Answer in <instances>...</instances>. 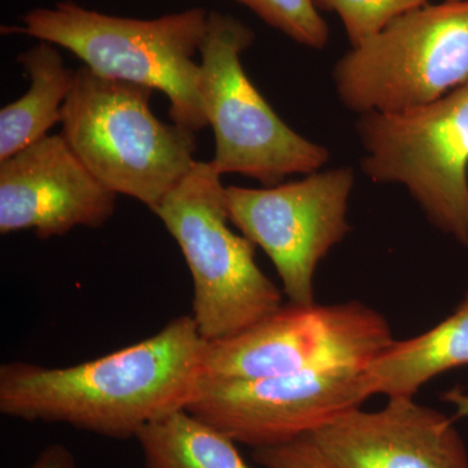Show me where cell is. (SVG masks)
I'll use <instances>...</instances> for the list:
<instances>
[{
    "mask_svg": "<svg viewBox=\"0 0 468 468\" xmlns=\"http://www.w3.org/2000/svg\"><path fill=\"white\" fill-rule=\"evenodd\" d=\"M242 5L292 41L323 48L329 41V27L320 17L314 0H241Z\"/></svg>",
    "mask_w": 468,
    "mask_h": 468,
    "instance_id": "2e32d148",
    "label": "cell"
},
{
    "mask_svg": "<svg viewBox=\"0 0 468 468\" xmlns=\"http://www.w3.org/2000/svg\"><path fill=\"white\" fill-rule=\"evenodd\" d=\"M347 109L399 113L468 82V0L412 9L344 55L334 70Z\"/></svg>",
    "mask_w": 468,
    "mask_h": 468,
    "instance_id": "8992f818",
    "label": "cell"
},
{
    "mask_svg": "<svg viewBox=\"0 0 468 468\" xmlns=\"http://www.w3.org/2000/svg\"><path fill=\"white\" fill-rule=\"evenodd\" d=\"M205 8L140 20L60 2L34 8L24 27L3 29L50 42L81 58L95 75L165 92L169 117L193 132L208 126L199 98L201 66L194 60L207 29Z\"/></svg>",
    "mask_w": 468,
    "mask_h": 468,
    "instance_id": "7a4b0ae2",
    "label": "cell"
},
{
    "mask_svg": "<svg viewBox=\"0 0 468 468\" xmlns=\"http://www.w3.org/2000/svg\"><path fill=\"white\" fill-rule=\"evenodd\" d=\"M117 194L79 159L63 135H48L0 162V233L33 230L38 239L77 227L101 228Z\"/></svg>",
    "mask_w": 468,
    "mask_h": 468,
    "instance_id": "8fae6325",
    "label": "cell"
},
{
    "mask_svg": "<svg viewBox=\"0 0 468 468\" xmlns=\"http://www.w3.org/2000/svg\"><path fill=\"white\" fill-rule=\"evenodd\" d=\"M27 468H77L75 455L61 443L46 446Z\"/></svg>",
    "mask_w": 468,
    "mask_h": 468,
    "instance_id": "d6986e66",
    "label": "cell"
},
{
    "mask_svg": "<svg viewBox=\"0 0 468 468\" xmlns=\"http://www.w3.org/2000/svg\"><path fill=\"white\" fill-rule=\"evenodd\" d=\"M393 343L387 319L360 302L289 303L239 334L207 341L202 377L257 380L366 367Z\"/></svg>",
    "mask_w": 468,
    "mask_h": 468,
    "instance_id": "ba28073f",
    "label": "cell"
},
{
    "mask_svg": "<svg viewBox=\"0 0 468 468\" xmlns=\"http://www.w3.org/2000/svg\"><path fill=\"white\" fill-rule=\"evenodd\" d=\"M135 440L146 468H251L236 441L186 409L151 421Z\"/></svg>",
    "mask_w": 468,
    "mask_h": 468,
    "instance_id": "9a60e30c",
    "label": "cell"
},
{
    "mask_svg": "<svg viewBox=\"0 0 468 468\" xmlns=\"http://www.w3.org/2000/svg\"><path fill=\"white\" fill-rule=\"evenodd\" d=\"M468 366V291L457 310L417 337L396 341L365 367L371 396L414 397L449 369Z\"/></svg>",
    "mask_w": 468,
    "mask_h": 468,
    "instance_id": "4fadbf2b",
    "label": "cell"
},
{
    "mask_svg": "<svg viewBox=\"0 0 468 468\" xmlns=\"http://www.w3.org/2000/svg\"><path fill=\"white\" fill-rule=\"evenodd\" d=\"M316 8L337 14L351 48L377 36L394 18L423 7L428 0H314Z\"/></svg>",
    "mask_w": 468,
    "mask_h": 468,
    "instance_id": "e0dca14e",
    "label": "cell"
},
{
    "mask_svg": "<svg viewBox=\"0 0 468 468\" xmlns=\"http://www.w3.org/2000/svg\"><path fill=\"white\" fill-rule=\"evenodd\" d=\"M335 468H468L454 419L392 397L378 411L347 410L307 435Z\"/></svg>",
    "mask_w": 468,
    "mask_h": 468,
    "instance_id": "7c38bea8",
    "label": "cell"
},
{
    "mask_svg": "<svg viewBox=\"0 0 468 468\" xmlns=\"http://www.w3.org/2000/svg\"><path fill=\"white\" fill-rule=\"evenodd\" d=\"M371 396L365 367L257 380L201 378L186 410L252 449L301 439Z\"/></svg>",
    "mask_w": 468,
    "mask_h": 468,
    "instance_id": "30bf717a",
    "label": "cell"
},
{
    "mask_svg": "<svg viewBox=\"0 0 468 468\" xmlns=\"http://www.w3.org/2000/svg\"><path fill=\"white\" fill-rule=\"evenodd\" d=\"M252 458L264 468H335L307 436L280 445L254 449Z\"/></svg>",
    "mask_w": 468,
    "mask_h": 468,
    "instance_id": "ac0fdd59",
    "label": "cell"
},
{
    "mask_svg": "<svg viewBox=\"0 0 468 468\" xmlns=\"http://www.w3.org/2000/svg\"><path fill=\"white\" fill-rule=\"evenodd\" d=\"M153 212L189 268L192 318L206 341L239 334L282 306V292L255 261L254 243L228 226L227 187L211 163L197 160Z\"/></svg>",
    "mask_w": 468,
    "mask_h": 468,
    "instance_id": "277c9868",
    "label": "cell"
},
{
    "mask_svg": "<svg viewBox=\"0 0 468 468\" xmlns=\"http://www.w3.org/2000/svg\"><path fill=\"white\" fill-rule=\"evenodd\" d=\"M362 168L405 185L441 232L468 250V82L426 106L360 115Z\"/></svg>",
    "mask_w": 468,
    "mask_h": 468,
    "instance_id": "52a82bcc",
    "label": "cell"
},
{
    "mask_svg": "<svg viewBox=\"0 0 468 468\" xmlns=\"http://www.w3.org/2000/svg\"><path fill=\"white\" fill-rule=\"evenodd\" d=\"M442 401L452 403L455 406V419L468 417V394L460 387L452 388L441 396Z\"/></svg>",
    "mask_w": 468,
    "mask_h": 468,
    "instance_id": "ffe728a7",
    "label": "cell"
},
{
    "mask_svg": "<svg viewBox=\"0 0 468 468\" xmlns=\"http://www.w3.org/2000/svg\"><path fill=\"white\" fill-rule=\"evenodd\" d=\"M254 33L239 18L209 12L199 54L198 91L215 135L212 167L276 186L286 176L318 172L331 155L325 147L285 124L252 85L241 63Z\"/></svg>",
    "mask_w": 468,
    "mask_h": 468,
    "instance_id": "5b68a950",
    "label": "cell"
},
{
    "mask_svg": "<svg viewBox=\"0 0 468 468\" xmlns=\"http://www.w3.org/2000/svg\"><path fill=\"white\" fill-rule=\"evenodd\" d=\"M18 63L30 77L29 90L0 111V162L48 137L63 120V106L76 72L66 67L57 46L39 41L21 52Z\"/></svg>",
    "mask_w": 468,
    "mask_h": 468,
    "instance_id": "5bb4252c",
    "label": "cell"
},
{
    "mask_svg": "<svg viewBox=\"0 0 468 468\" xmlns=\"http://www.w3.org/2000/svg\"><path fill=\"white\" fill-rule=\"evenodd\" d=\"M448 2H458V0H448Z\"/></svg>",
    "mask_w": 468,
    "mask_h": 468,
    "instance_id": "44dd1931",
    "label": "cell"
},
{
    "mask_svg": "<svg viewBox=\"0 0 468 468\" xmlns=\"http://www.w3.org/2000/svg\"><path fill=\"white\" fill-rule=\"evenodd\" d=\"M206 345L192 315H184L146 340L79 365L5 363L0 412L109 439H135L151 421L192 402Z\"/></svg>",
    "mask_w": 468,
    "mask_h": 468,
    "instance_id": "6da1fadb",
    "label": "cell"
},
{
    "mask_svg": "<svg viewBox=\"0 0 468 468\" xmlns=\"http://www.w3.org/2000/svg\"><path fill=\"white\" fill-rule=\"evenodd\" d=\"M354 181L353 168L343 167L261 189L227 187L230 223L266 252L289 303H315L316 268L351 230Z\"/></svg>",
    "mask_w": 468,
    "mask_h": 468,
    "instance_id": "9c48e42d",
    "label": "cell"
},
{
    "mask_svg": "<svg viewBox=\"0 0 468 468\" xmlns=\"http://www.w3.org/2000/svg\"><path fill=\"white\" fill-rule=\"evenodd\" d=\"M154 89L76 70L64 140L107 189L154 211L197 162L196 132L154 115Z\"/></svg>",
    "mask_w": 468,
    "mask_h": 468,
    "instance_id": "3957f363",
    "label": "cell"
},
{
    "mask_svg": "<svg viewBox=\"0 0 468 468\" xmlns=\"http://www.w3.org/2000/svg\"><path fill=\"white\" fill-rule=\"evenodd\" d=\"M236 2H239V3H241V0H236Z\"/></svg>",
    "mask_w": 468,
    "mask_h": 468,
    "instance_id": "7402d4cb",
    "label": "cell"
}]
</instances>
